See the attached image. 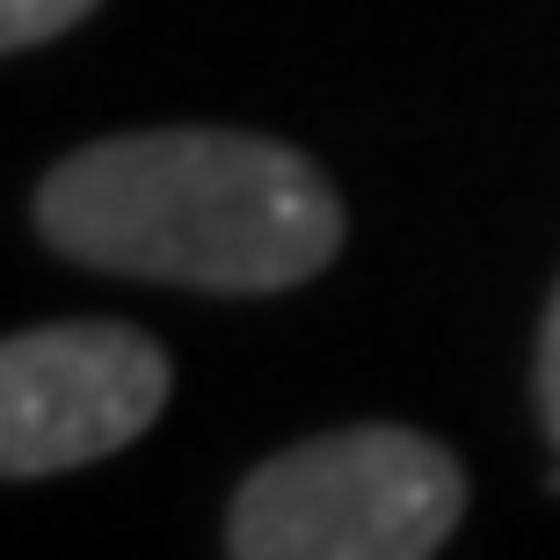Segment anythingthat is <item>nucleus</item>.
<instances>
[{
    "label": "nucleus",
    "mask_w": 560,
    "mask_h": 560,
    "mask_svg": "<svg viewBox=\"0 0 560 560\" xmlns=\"http://www.w3.org/2000/svg\"><path fill=\"white\" fill-rule=\"evenodd\" d=\"M66 262L189 291H291L342 255V205L299 145L255 131H131L66 153L37 189Z\"/></svg>",
    "instance_id": "f257e3e1"
},
{
    "label": "nucleus",
    "mask_w": 560,
    "mask_h": 560,
    "mask_svg": "<svg viewBox=\"0 0 560 560\" xmlns=\"http://www.w3.org/2000/svg\"><path fill=\"white\" fill-rule=\"evenodd\" d=\"M458 510L466 474L444 444L364 422L255 466L233 495L226 546L241 560H430Z\"/></svg>",
    "instance_id": "f03ea898"
},
{
    "label": "nucleus",
    "mask_w": 560,
    "mask_h": 560,
    "mask_svg": "<svg viewBox=\"0 0 560 560\" xmlns=\"http://www.w3.org/2000/svg\"><path fill=\"white\" fill-rule=\"evenodd\" d=\"M167 408V357L125 320H51L0 350V474L44 480L125 452Z\"/></svg>",
    "instance_id": "7ed1b4c3"
},
{
    "label": "nucleus",
    "mask_w": 560,
    "mask_h": 560,
    "mask_svg": "<svg viewBox=\"0 0 560 560\" xmlns=\"http://www.w3.org/2000/svg\"><path fill=\"white\" fill-rule=\"evenodd\" d=\"M88 8H103V0H0V44L8 51H30V44L73 30Z\"/></svg>",
    "instance_id": "20e7f679"
},
{
    "label": "nucleus",
    "mask_w": 560,
    "mask_h": 560,
    "mask_svg": "<svg viewBox=\"0 0 560 560\" xmlns=\"http://www.w3.org/2000/svg\"><path fill=\"white\" fill-rule=\"evenodd\" d=\"M539 416H546V436L560 444V291H553L546 328H539Z\"/></svg>",
    "instance_id": "39448f33"
}]
</instances>
